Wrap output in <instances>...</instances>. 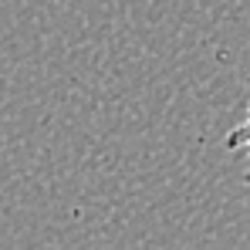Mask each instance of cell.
<instances>
[{"mask_svg": "<svg viewBox=\"0 0 250 250\" xmlns=\"http://www.w3.org/2000/svg\"><path fill=\"white\" fill-rule=\"evenodd\" d=\"M227 149H237L247 156V172H244V183L250 186V105H247V119L237 125L230 135H227Z\"/></svg>", "mask_w": 250, "mask_h": 250, "instance_id": "1", "label": "cell"}]
</instances>
